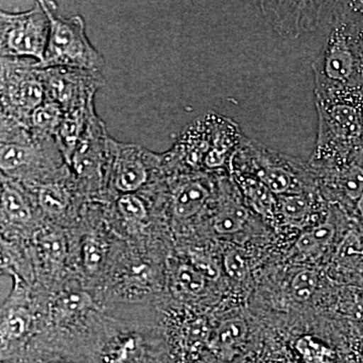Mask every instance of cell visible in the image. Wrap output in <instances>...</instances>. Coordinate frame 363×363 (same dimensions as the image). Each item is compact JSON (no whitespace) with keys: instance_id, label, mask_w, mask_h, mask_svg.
I'll return each mask as SVG.
<instances>
[{"instance_id":"1","label":"cell","mask_w":363,"mask_h":363,"mask_svg":"<svg viewBox=\"0 0 363 363\" xmlns=\"http://www.w3.org/2000/svg\"><path fill=\"white\" fill-rule=\"evenodd\" d=\"M43 4L49 14L51 28L44 60L42 63L33 64V68L69 67L99 71L104 65V58L88 40L84 20L80 16L68 18L56 16L54 2L43 1Z\"/></svg>"},{"instance_id":"2","label":"cell","mask_w":363,"mask_h":363,"mask_svg":"<svg viewBox=\"0 0 363 363\" xmlns=\"http://www.w3.org/2000/svg\"><path fill=\"white\" fill-rule=\"evenodd\" d=\"M0 51L1 58L32 59L35 64L42 63L49 40V14L43 1L23 13H0Z\"/></svg>"},{"instance_id":"3","label":"cell","mask_w":363,"mask_h":363,"mask_svg":"<svg viewBox=\"0 0 363 363\" xmlns=\"http://www.w3.org/2000/svg\"><path fill=\"white\" fill-rule=\"evenodd\" d=\"M2 113L16 116L20 121L28 118L33 112L47 101L44 83L38 69L32 65L21 67L13 58H1Z\"/></svg>"},{"instance_id":"4","label":"cell","mask_w":363,"mask_h":363,"mask_svg":"<svg viewBox=\"0 0 363 363\" xmlns=\"http://www.w3.org/2000/svg\"><path fill=\"white\" fill-rule=\"evenodd\" d=\"M45 85L47 101L55 102L68 113L92 102L101 85L99 72L69 67L38 69Z\"/></svg>"},{"instance_id":"5","label":"cell","mask_w":363,"mask_h":363,"mask_svg":"<svg viewBox=\"0 0 363 363\" xmlns=\"http://www.w3.org/2000/svg\"><path fill=\"white\" fill-rule=\"evenodd\" d=\"M93 116L94 112H92L91 102L86 106L68 112L64 117L63 123L57 131V138L60 147L69 162L84 138Z\"/></svg>"},{"instance_id":"6","label":"cell","mask_w":363,"mask_h":363,"mask_svg":"<svg viewBox=\"0 0 363 363\" xmlns=\"http://www.w3.org/2000/svg\"><path fill=\"white\" fill-rule=\"evenodd\" d=\"M117 159L116 187L125 194H133L147 181L149 176L142 160V150L128 147L121 150Z\"/></svg>"},{"instance_id":"7","label":"cell","mask_w":363,"mask_h":363,"mask_svg":"<svg viewBox=\"0 0 363 363\" xmlns=\"http://www.w3.org/2000/svg\"><path fill=\"white\" fill-rule=\"evenodd\" d=\"M208 190L199 182H189L177 191L174 197V213L179 218H190L202 209L206 202Z\"/></svg>"},{"instance_id":"8","label":"cell","mask_w":363,"mask_h":363,"mask_svg":"<svg viewBox=\"0 0 363 363\" xmlns=\"http://www.w3.org/2000/svg\"><path fill=\"white\" fill-rule=\"evenodd\" d=\"M40 150L28 143H1L0 145V166L6 174L18 172L40 159Z\"/></svg>"},{"instance_id":"9","label":"cell","mask_w":363,"mask_h":363,"mask_svg":"<svg viewBox=\"0 0 363 363\" xmlns=\"http://www.w3.org/2000/svg\"><path fill=\"white\" fill-rule=\"evenodd\" d=\"M65 116L66 112L59 104L45 101L33 112L30 123L38 133L54 135L59 130Z\"/></svg>"},{"instance_id":"10","label":"cell","mask_w":363,"mask_h":363,"mask_svg":"<svg viewBox=\"0 0 363 363\" xmlns=\"http://www.w3.org/2000/svg\"><path fill=\"white\" fill-rule=\"evenodd\" d=\"M2 211L9 220L16 223H26L32 219V211L23 196L16 189L2 184Z\"/></svg>"},{"instance_id":"11","label":"cell","mask_w":363,"mask_h":363,"mask_svg":"<svg viewBox=\"0 0 363 363\" xmlns=\"http://www.w3.org/2000/svg\"><path fill=\"white\" fill-rule=\"evenodd\" d=\"M247 218L248 213L245 207L230 203L215 217L214 229L221 234L235 233L243 228Z\"/></svg>"},{"instance_id":"12","label":"cell","mask_w":363,"mask_h":363,"mask_svg":"<svg viewBox=\"0 0 363 363\" xmlns=\"http://www.w3.org/2000/svg\"><path fill=\"white\" fill-rule=\"evenodd\" d=\"M257 176L260 182L274 194H283L292 187L293 177L290 172L278 164H264L260 168Z\"/></svg>"},{"instance_id":"13","label":"cell","mask_w":363,"mask_h":363,"mask_svg":"<svg viewBox=\"0 0 363 363\" xmlns=\"http://www.w3.org/2000/svg\"><path fill=\"white\" fill-rule=\"evenodd\" d=\"M340 185L344 194L351 201L358 202L363 197V164L352 162L341 172Z\"/></svg>"},{"instance_id":"14","label":"cell","mask_w":363,"mask_h":363,"mask_svg":"<svg viewBox=\"0 0 363 363\" xmlns=\"http://www.w3.org/2000/svg\"><path fill=\"white\" fill-rule=\"evenodd\" d=\"M247 335V323L242 319L227 320L219 326L216 343L223 350H233L243 342Z\"/></svg>"},{"instance_id":"15","label":"cell","mask_w":363,"mask_h":363,"mask_svg":"<svg viewBox=\"0 0 363 363\" xmlns=\"http://www.w3.org/2000/svg\"><path fill=\"white\" fill-rule=\"evenodd\" d=\"M296 348L307 363H325L333 354L330 348L318 342L312 336H304L298 339Z\"/></svg>"},{"instance_id":"16","label":"cell","mask_w":363,"mask_h":363,"mask_svg":"<svg viewBox=\"0 0 363 363\" xmlns=\"http://www.w3.org/2000/svg\"><path fill=\"white\" fill-rule=\"evenodd\" d=\"M40 206L50 214H61L68 205L65 192L56 185L45 186L40 190Z\"/></svg>"},{"instance_id":"17","label":"cell","mask_w":363,"mask_h":363,"mask_svg":"<svg viewBox=\"0 0 363 363\" xmlns=\"http://www.w3.org/2000/svg\"><path fill=\"white\" fill-rule=\"evenodd\" d=\"M245 191L257 212L264 215L271 213L274 207L272 193L262 182L248 181L245 183Z\"/></svg>"},{"instance_id":"18","label":"cell","mask_w":363,"mask_h":363,"mask_svg":"<svg viewBox=\"0 0 363 363\" xmlns=\"http://www.w3.org/2000/svg\"><path fill=\"white\" fill-rule=\"evenodd\" d=\"M318 276L314 271L305 269L296 274L292 281L293 297L298 302H307L316 291Z\"/></svg>"},{"instance_id":"19","label":"cell","mask_w":363,"mask_h":363,"mask_svg":"<svg viewBox=\"0 0 363 363\" xmlns=\"http://www.w3.org/2000/svg\"><path fill=\"white\" fill-rule=\"evenodd\" d=\"M177 281L185 292L199 295L206 286V279L194 267L184 264L177 272Z\"/></svg>"},{"instance_id":"20","label":"cell","mask_w":363,"mask_h":363,"mask_svg":"<svg viewBox=\"0 0 363 363\" xmlns=\"http://www.w3.org/2000/svg\"><path fill=\"white\" fill-rule=\"evenodd\" d=\"M93 304L92 298L87 293L72 292L62 296L57 302V310L66 316L84 311Z\"/></svg>"},{"instance_id":"21","label":"cell","mask_w":363,"mask_h":363,"mask_svg":"<svg viewBox=\"0 0 363 363\" xmlns=\"http://www.w3.org/2000/svg\"><path fill=\"white\" fill-rule=\"evenodd\" d=\"M40 247L48 259L61 262L66 257V241L63 235L57 233L45 234L40 240Z\"/></svg>"},{"instance_id":"22","label":"cell","mask_w":363,"mask_h":363,"mask_svg":"<svg viewBox=\"0 0 363 363\" xmlns=\"http://www.w3.org/2000/svg\"><path fill=\"white\" fill-rule=\"evenodd\" d=\"M310 205L307 198L303 195H292L281 200V211L288 220H303L309 213Z\"/></svg>"},{"instance_id":"23","label":"cell","mask_w":363,"mask_h":363,"mask_svg":"<svg viewBox=\"0 0 363 363\" xmlns=\"http://www.w3.org/2000/svg\"><path fill=\"white\" fill-rule=\"evenodd\" d=\"M119 211L128 221L140 222L147 216V208L138 196L125 194L119 199Z\"/></svg>"},{"instance_id":"24","label":"cell","mask_w":363,"mask_h":363,"mask_svg":"<svg viewBox=\"0 0 363 363\" xmlns=\"http://www.w3.org/2000/svg\"><path fill=\"white\" fill-rule=\"evenodd\" d=\"M30 324V315L25 308L11 310L6 317V328L11 337L18 338L28 331Z\"/></svg>"},{"instance_id":"25","label":"cell","mask_w":363,"mask_h":363,"mask_svg":"<svg viewBox=\"0 0 363 363\" xmlns=\"http://www.w3.org/2000/svg\"><path fill=\"white\" fill-rule=\"evenodd\" d=\"M224 267L227 274L235 281H243L247 278V264L240 253L236 250H231L227 253L224 259Z\"/></svg>"},{"instance_id":"26","label":"cell","mask_w":363,"mask_h":363,"mask_svg":"<svg viewBox=\"0 0 363 363\" xmlns=\"http://www.w3.org/2000/svg\"><path fill=\"white\" fill-rule=\"evenodd\" d=\"M104 259V250L101 245L94 240H88L83 247V260L88 271L95 272L99 269Z\"/></svg>"},{"instance_id":"27","label":"cell","mask_w":363,"mask_h":363,"mask_svg":"<svg viewBox=\"0 0 363 363\" xmlns=\"http://www.w3.org/2000/svg\"><path fill=\"white\" fill-rule=\"evenodd\" d=\"M191 260H192V267H194L205 279L216 281L220 277V269L215 264L214 260L207 255H193Z\"/></svg>"},{"instance_id":"28","label":"cell","mask_w":363,"mask_h":363,"mask_svg":"<svg viewBox=\"0 0 363 363\" xmlns=\"http://www.w3.org/2000/svg\"><path fill=\"white\" fill-rule=\"evenodd\" d=\"M309 233H311L312 238L316 241L320 248L323 250L333 241L336 231L333 224L325 222V223L320 224V225L313 228Z\"/></svg>"},{"instance_id":"29","label":"cell","mask_w":363,"mask_h":363,"mask_svg":"<svg viewBox=\"0 0 363 363\" xmlns=\"http://www.w3.org/2000/svg\"><path fill=\"white\" fill-rule=\"evenodd\" d=\"M360 247H362V245H360L357 236L354 233H350L339 247L337 255L340 259L354 257L355 255L362 253Z\"/></svg>"},{"instance_id":"30","label":"cell","mask_w":363,"mask_h":363,"mask_svg":"<svg viewBox=\"0 0 363 363\" xmlns=\"http://www.w3.org/2000/svg\"><path fill=\"white\" fill-rule=\"evenodd\" d=\"M296 248L304 255H317V253L321 252V248L317 245L316 241L312 238L309 231L303 233L298 238L297 242H296Z\"/></svg>"},{"instance_id":"31","label":"cell","mask_w":363,"mask_h":363,"mask_svg":"<svg viewBox=\"0 0 363 363\" xmlns=\"http://www.w3.org/2000/svg\"><path fill=\"white\" fill-rule=\"evenodd\" d=\"M33 363H73L70 362H66V360H47V362H35Z\"/></svg>"}]
</instances>
